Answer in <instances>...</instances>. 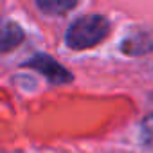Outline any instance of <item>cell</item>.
Masks as SVG:
<instances>
[{"label": "cell", "mask_w": 153, "mask_h": 153, "mask_svg": "<svg viewBox=\"0 0 153 153\" xmlns=\"http://www.w3.org/2000/svg\"><path fill=\"white\" fill-rule=\"evenodd\" d=\"M36 7L43 11L45 15H65L72 7H76V2H63V0H40L36 2Z\"/></svg>", "instance_id": "5b68a950"}, {"label": "cell", "mask_w": 153, "mask_h": 153, "mask_svg": "<svg viewBox=\"0 0 153 153\" xmlns=\"http://www.w3.org/2000/svg\"><path fill=\"white\" fill-rule=\"evenodd\" d=\"M110 31L108 20L101 15H85L78 18L67 31V45L76 51H83L97 45Z\"/></svg>", "instance_id": "6da1fadb"}, {"label": "cell", "mask_w": 153, "mask_h": 153, "mask_svg": "<svg viewBox=\"0 0 153 153\" xmlns=\"http://www.w3.org/2000/svg\"><path fill=\"white\" fill-rule=\"evenodd\" d=\"M24 40V31L18 24L2 20L0 22V52H9L16 49Z\"/></svg>", "instance_id": "3957f363"}, {"label": "cell", "mask_w": 153, "mask_h": 153, "mask_svg": "<svg viewBox=\"0 0 153 153\" xmlns=\"http://www.w3.org/2000/svg\"><path fill=\"white\" fill-rule=\"evenodd\" d=\"M0 153H2V151H0Z\"/></svg>", "instance_id": "52a82bcc"}, {"label": "cell", "mask_w": 153, "mask_h": 153, "mask_svg": "<svg viewBox=\"0 0 153 153\" xmlns=\"http://www.w3.org/2000/svg\"><path fill=\"white\" fill-rule=\"evenodd\" d=\"M25 65L31 67V68H34V70H38V72H42L45 78L51 83H54V85H63V83H68L72 79L70 72L65 67H61L56 59H52L51 56H47V54H36V56H33Z\"/></svg>", "instance_id": "7a4b0ae2"}, {"label": "cell", "mask_w": 153, "mask_h": 153, "mask_svg": "<svg viewBox=\"0 0 153 153\" xmlns=\"http://www.w3.org/2000/svg\"><path fill=\"white\" fill-rule=\"evenodd\" d=\"M140 135H142V140L146 146L153 148V114L148 115L144 121H142V128H140Z\"/></svg>", "instance_id": "8992f818"}, {"label": "cell", "mask_w": 153, "mask_h": 153, "mask_svg": "<svg viewBox=\"0 0 153 153\" xmlns=\"http://www.w3.org/2000/svg\"><path fill=\"white\" fill-rule=\"evenodd\" d=\"M153 49V33L149 29L130 34L123 42V51L126 54H144Z\"/></svg>", "instance_id": "277c9868"}]
</instances>
